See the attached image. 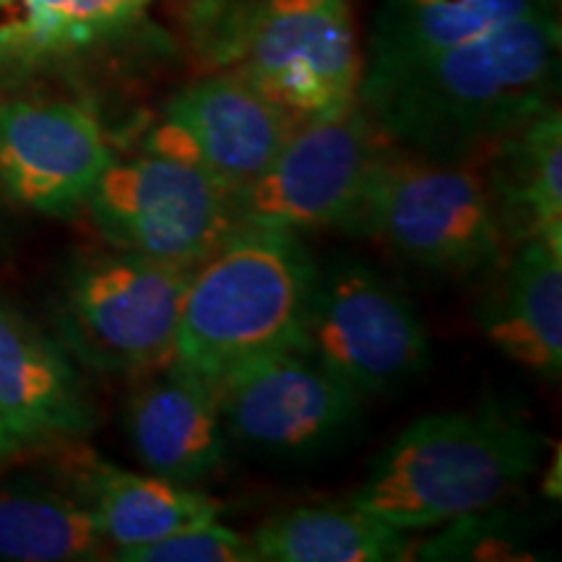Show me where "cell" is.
I'll use <instances>...</instances> for the list:
<instances>
[{"instance_id":"cell-1","label":"cell","mask_w":562,"mask_h":562,"mask_svg":"<svg viewBox=\"0 0 562 562\" xmlns=\"http://www.w3.org/2000/svg\"><path fill=\"white\" fill-rule=\"evenodd\" d=\"M558 70V11H544L422 58L364 66L357 102L385 140L463 161L552 108Z\"/></svg>"},{"instance_id":"cell-2","label":"cell","mask_w":562,"mask_h":562,"mask_svg":"<svg viewBox=\"0 0 562 562\" xmlns=\"http://www.w3.org/2000/svg\"><path fill=\"white\" fill-rule=\"evenodd\" d=\"M547 440L510 406L427 414L385 448L351 503L398 531L480 516L533 476Z\"/></svg>"},{"instance_id":"cell-3","label":"cell","mask_w":562,"mask_h":562,"mask_svg":"<svg viewBox=\"0 0 562 562\" xmlns=\"http://www.w3.org/2000/svg\"><path fill=\"white\" fill-rule=\"evenodd\" d=\"M315 277L300 235L235 227L188 277L175 362L220 389L232 372L302 349Z\"/></svg>"},{"instance_id":"cell-4","label":"cell","mask_w":562,"mask_h":562,"mask_svg":"<svg viewBox=\"0 0 562 562\" xmlns=\"http://www.w3.org/2000/svg\"><path fill=\"white\" fill-rule=\"evenodd\" d=\"M349 232L375 237L422 271L472 273L501 261L505 232L487 182L463 161L385 149Z\"/></svg>"},{"instance_id":"cell-5","label":"cell","mask_w":562,"mask_h":562,"mask_svg":"<svg viewBox=\"0 0 562 562\" xmlns=\"http://www.w3.org/2000/svg\"><path fill=\"white\" fill-rule=\"evenodd\" d=\"M191 271L128 250L79 261L60 294L68 347L91 368L125 375L172 364Z\"/></svg>"},{"instance_id":"cell-6","label":"cell","mask_w":562,"mask_h":562,"mask_svg":"<svg viewBox=\"0 0 562 562\" xmlns=\"http://www.w3.org/2000/svg\"><path fill=\"white\" fill-rule=\"evenodd\" d=\"M302 349L362 398L404 389L430 364L414 302L357 258L318 266Z\"/></svg>"},{"instance_id":"cell-7","label":"cell","mask_w":562,"mask_h":562,"mask_svg":"<svg viewBox=\"0 0 562 562\" xmlns=\"http://www.w3.org/2000/svg\"><path fill=\"white\" fill-rule=\"evenodd\" d=\"M383 151V133L360 102L339 115L302 123L271 165L232 195L235 222L294 235L349 229Z\"/></svg>"},{"instance_id":"cell-8","label":"cell","mask_w":562,"mask_h":562,"mask_svg":"<svg viewBox=\"0 0 562 562\" xmlns=\"http://www.w3.org/2000/svg\"><path fill=\"white\" fill-rule=\"evenodd\" d=\"M87 206L121 250L182 269H195L240 227L232 195L209 175L149 151L128 161L112 159Z\"/></svg>"},{"instance_id":"cell-9","label":"cell","mask_w":562,"mask_h":562,"mask_svg":"<svg viewBox=\"0 0 562 562\" xmlns=\"http://www.w3.org/2000/svg\"><path fill=\"white\" fill-rule=\"evenodd\" d=\"M362 70L349 0H263L240 76L302 125L355 108Z\"/></svg>"},{"instance_id":"cell-10","label":"cell","mask_w":562,"mask_h":562,"mask_svg":"<svg viewBox=\"0 0 562 562\" xmlns=\"http://www.w3.org/2000/svg\"><path fill=\"white\" fill-rule=\"evenodd\" d=\"M216 393L227 440L277 461L313 459L339 446L360 422L364 402L305 349L232 372Z\"/></svg>"},{"instance_id":"cell-11","label":"cell","mask_w":562,"mask_h":562,"mask_svg":"<svg viewBox=\"0 0 562 562\" xmlns=\"http://www.w3.org/2000/svg\"><path fill=\"white\" fill-rule=\"evenodd\" d=\"M297 125L240 74L214 76L167 104L146 151L188 161L235 195L271 165Z\"/></svg>"},{"instance_id":"cell-12","label":"cell","mask_w":562,"mask_h":562,"mask_svg":"<svg viewBox=\"0 0 562 562\" xmlns=\"http://www.w3.org/2000/svg\"><path fill=\"white\" fill-rule=\"evenodd\" d=\"M112 157L102 125L74 102L0 108V186L21 206L66 216L87 206Z\"/></svg>"},{"instance_id":"cell-13","label":"cell","mask_w":562,"mask_h":562,"mask_svg":"<svg viewBox=\"0 0 562 562\" xmlns=\"http://www.w3.org/2000/svg\"><path fill=\"white\" fill-rule=\"evenodd\" d=\"M123 422L140 467L170 482L206 480L227 456L220 393L178 362L140 375Z\"/></svg>"},{"instance_id":"cell-14","label":"cell","mask_w":562,"mask_h":562,"mask_svg":"<svg viewBox=\"0 0 562 562\" xmlns=\"http://www.w3.org/2000/svg\"><path fill=\"white\" fill-rule=\"evenodd\" d=\"M94 412L60 344L0 305V435L11 453L87 435Z\"/></svg>"},{"instance_id":"cell-15","label":"cell","mask_w":562,"mask_h":562,"mask_svg":"<svg viewBox=\"0 0 562 562\" xmlns=\"http://www.w3.org/2000/svg\"><path fill=\"white\" fill-rule=\"evenodd\" d=\"M480 328L505 360L558 381L562 372V250L542 240L516 243L503 277L484 294Z\"/></svg>"},{"instance_id":"cell-16","label":"cell","mask_w":562,"mask_h":562,"mask_svg":"<svg viewBox=\"0 0 562 562\" xmlns=\"http://www.w3.org/2000/svg\"><path fill=\"white\" fill-rule=\"evenodd\" d=\"M70 469H76L74 495L94 513L115 552L157 542L186 526L222 516V503L191 484L149 472H125L94 456H83Z\"/></svg>"},{"instance_id":"cell-17","label":"cell","mask_w":562,"mask_h":562,"mask_svg":"<svg viewBox=\"0 0 562 562\" xmlns=\"http://www.w3.org/2000/svg\"><path fill=\"white\" fill-rule=\"evenodd\" d=\"M487 182L505 240H542L562 250V117L547 108L490 146Z\"/></svg>"},{"instance_id":"cell-18","label":"cell","mask_w":562,"mask_h":562,"mask_svg":"<svg viewBox=\"0 0 562 562\" xmlns=\"http://www.w3.org/2000/svg\"><path fill=\"white\" fill-rule=\"evenodd\" d=\"M263 562H391L409 552L406 531L347 505H302L279 513L252 533Z\"/></svg>"},{"instance_id":"cell-19","label":"cell","mask_w":562,"mask_h":562,"mask_svg":"<svg viewBox=\"0 0 562 562\" xmlns=\"http://www.w3.org/2000/svg\"><path fill=\"white\" fill-rule=\"evenodd\" d=\"M108 550L94 513L74 492L32 476L0 482V560L83 562Z\"/></svg>"},{"instance_id":"cell-20","label":"cell","mask_w":562,"mask_h":562,"mask_svg":"<svg viewBox=\"0 0 562 562\" xmlns=\"http://www.w3.org/2000/svg\"><path fill=\"white\" fill-rule=\"evenodd\" d=\"M544 11H558L554 0H383L364 66L422 58Z\"/></svg>"},{"instance_id":"cell-21","label":"cell","mask_w":562,"mask_h":562,"mask_svg":"<svg viewBox=\"0 0 562 562\" xmlns=\"http://www.w3.org/2000/svg\"><path fill=\"white\" fill-rule=\"evenodd\" d=\"M154 0H0V63L34 66L94 45Z\"/></svg>"},{"instance_id":"cell-22","label":"cell","mask_w":562,"mask_h":562,"mask_svg":"<svg viewBox=\"0 0 562 562\" xmlns=\"http://www.w3.org/2000/svg\"><path fill=\"white\" fill-rule=\"evenodd\" d=\"M125 562H258L250 537L229 529L220 518L201 521L157 542L117 552Z\"/></svg>"},{"instance_id":"cell-23","label":"cell","mask_w":562,"mask_h":562,"mask_svg":"<svg viewBox=\"0 0 562 562\" xmlns=\"http://www.w3.org/2000/svg\"><path fill=\"white\" fill-rule=\"evenodd\" d=\"M9 456H11V451H9V446H5L3 435H0V459H9Z\"/></svg>"}]
</instances>
